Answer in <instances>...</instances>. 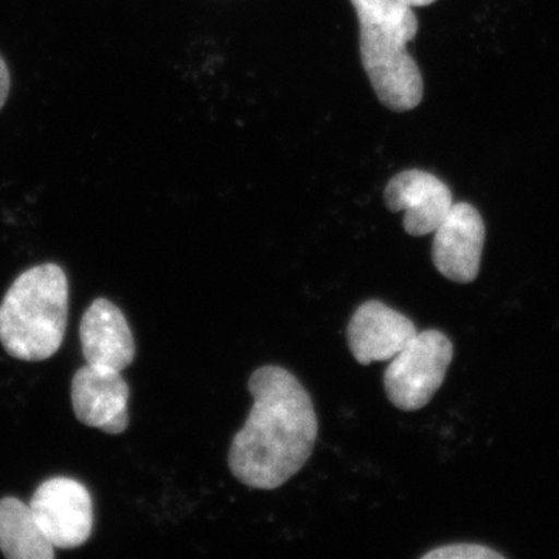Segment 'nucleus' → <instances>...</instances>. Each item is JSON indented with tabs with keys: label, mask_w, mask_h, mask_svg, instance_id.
Segmentation results:
<instances>
[{
	"label": "nucleus",
	"mask_w": 559,
	"mask_h": 559,
	"mask_svg": "<svg viewBox=\"0 0 559 559\" xmlns=\"http://www.w3.org/2000/svg\"><path fill=\"white\" fill-rule=\"evenodd\" d=\"M248 388L253 406L231 440L229 468L246 487L280 488L307 465L314 450V404L301 382L278 366L253 371Z\"/></svg>",
	"instance_id": "f257e3e1"
},
{
	"label": "nucleus",
	"mask_w": 559,
	"mask_h": 559,
	"mask_svg": "<svg viewBox=\"0 0 559 559\" xmlns=\"http://www.w3.org/2000/svg\"><path fill=\"white\" fill-rule=\"evenodd\" d=\"M359 20L362 68L382 105L396 112L417 108L425 94L421 72L407 51L418 20L403 0H352Z\"/></svg>",
	"instance_id": "f03ea898"
},
{
	"label": "nucleus",
	"mask_w": 559,
	"mask_h": 559,
	"mask_svg": "<svg viewBox=\"0 0 559 559\" xmlns=\"http://www.w3.org/2000/svg\"><path fill=\"white\" fill-rule=\"evenodd\" d=\"M69 282L55 263L22 272L0 304V344L11 358L39 362L64 341Z\"/></svg>",
	"instance_id": "7ed1b4c3"
},
{
	"label": "nucleus",
	"mask_w": 559,
	"mask_h": 559,
	"mask_svg": "<svg viewBox=\"0 0 559 559\" xmlns=\"http://www.w3.org/2000/svg\"><path fill=\"white\" fill-rule=\"evenodd\" d=\"M454 345L439 330L417 333L384 371V390L390 403L401 411L415 412L428 406L450 369Z\"/></svg>",
	"instance_id": "20e7f679"
},
{
	"label": "nucleus",
	"mask_w": 559,
	"mask_h": 559,
	"mask_svg": "<svg viewBox=\"0 0 559 559\" xmlns=\"http://www.w3.org/2000/svg\"><path fill=\"white\" fill-rule=\"evenodd\" d=\"M31 509L55 549H76L91 538L94 503L90 489L79 480L53 477L43 481Z\"/></svg>",
	"instance_id": "39448f33"
},
{
	"label": "nucleus",
	"mask_w": 559,
	"mask_h": 559,
	"mask_svg": "<svg viewBox=\"0 0 559 559\" xmlns=\"http://www.w3.org/2000/svg\"><path fill=\"white\" fill-rule=\"evenodd\" d=\"M484 219L468 202L452 205L443 223L433 230L432 261L451 282L471 283L480 272L485 246Z\"/></svg>",
	"instance_id": "423d86ee"
},
{
	"label": "nucleus",
	"mask_w": 559,
	"mask_h": 559,
	"mask_svg": "<svg viewBox=\"0 0 559 559\" xmlns=\"http://www.w3.org/2000/svg\"><path fill=\"white\" fill-rule=\"evenodd\" d=\"M130 388L121 371L109 367H81L72 380V406L75 417L87 428L119 436L130 426Z\"/></svg>",
	"instance_id": "0eeeda50"
},
{
	"label": "nucleus",
	"mask_w": 559,
	"mask_h": 559,
	"mask_svg": "<svg viewBox=\"0 0 559 559\" xmlns=\"http://www.w3.org/2000/svg\"><path fill=\"white\" fill-rule=\"evenodd\" d=\"M384 202L390 212H404V230L412 237L433 234L454 205L450 187L423 170L393 176L385 186Z\"/></svg>",
	"instance_id": "6e6552de"
},
{
	"label": "nucleus",
	"mask_w": 559,
	"mask_h": 559,
	"mask_svg": "<svg viewBox=\"0 0 559 559\" xmlns=\"http://www.w3.org/2000/svg\"><path fill=\"white\" fill-rule=\"evenodd\" d=\"M417 333L406 316L380 300H367L349 319L347 340L360 366H370L395 358Z\"/></svg>",
	"instance_id": "1a4fd4ad"
},
{
	"label": "nucleus",
	"mask_w": 559,
	"mask_h": 559,
	"mask_svg": "<svg viewBox=\"0 0 559 559\" xmlns=\"http://www.w3.org/2000/svg\"><path fill=\"white\" fill-rule=\"evenodd\" d=\"M84 359L92 366L123 371L135 358V342L130 323L116 304L95 299L80 322Z\"/></svg>",
	"instance_id": "9d476101"
},
{
	"label": "nucleus",
	"mask_w": 559,
	"mask_h": 559,
	"mask_svg": "<svg viewBox=\"0 0 559 559\" xmlns=\"http://www.w3.org/2000/svg\"><path fill=\"white\" fill-rule=\"evenodd\" d=\"M0 551L10 559H51L55 547L31 509L17 498L0 499Z\"/></svg>",
	"instance_id": "9b49d317"
},
{
	"label": "nucleus",
	"mask_w": 559,
	"mask_h": 559,
	"mask_svg": "<svg viewBox=\"0 0 559 559\" xmlns=\"http://www.w3.org/2000/svg\"><path fill=\"white\" fill-rule=\"evenodd\" d=\"M425 559H503L502 554L479 544H451L423 555Z\"/></svg>",
	"instance_id": "f8f14e48"
},
{
	"label": "nucleus",
	"mask_w": 559,
	"mask_h": 559,
	"mask_svg": "<svg viewBox=\"0 0 559 559\" xmlns=\"http://www.w3.org/2000/svg\"><path fill=\"white\" fill-rule=\"evenodd\" d=\"M11 87V76L9 66L0 57V109L5 105L7 98H9Z\"/></svg>",
	"instance_id": "ddd939ff"
},
{
	"label": "nucleus",
	"mask_w": 559,
	"mask_h": 559,
	"mask_svg": "<svg viewBox=\"0 0 559 559\" xmlns=\"http://www.w3.org/2000/svg\"><path fill=\"white\" fill-rule=\"evenodd\" d=\"M403 2L414 9V7H428L430 3L436 2V0H403Z\"/></svg>",
	"instance_id": "4468645a"
}]
</instances>
